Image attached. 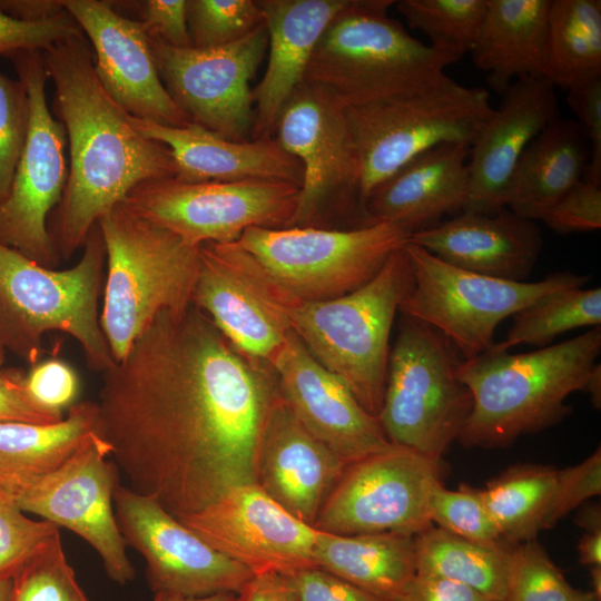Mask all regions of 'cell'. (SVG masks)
I'll return each mask as SVG.
<instances>
[{
	"mask_svg": "<svg viewBox=\"0 0 601 601\" xmlns=\"http://www.w3.org/2000/svg\"><path fill=\"white\" fill-rule=\"evenodd\" d=\"M106 248L100 326L116 363L162 311L191 305L200 246L116 205L97 221Z\"/></svg>",
	"mask_w": 601,
	"mask_h": 601,
	"instance_id": "52a82bcc",
	"label": "cell"
},
{
	"mask_svg": "<svg viewBox=\"0 0 601 601\" xmlns=\"http://www.w3.org/2000/svg\"><path fill=\"white\" fill-rule=\"evenodd\" d=\"M393 0H348L331 20L304 81L345 107L405 96L442 78L460 59L426 46L388 16Z\"/></svg>",
	"mask_w": 601,
	"mask_h": 601,
	"instance_id": "8992f818",
	"label": "cell"
},
{
	"mask_svg": "<svg viewBox=\"0 0 601 601\" xmlns=\"http://www.w3.org/2000/svg\"><path fill=\"white\" fill-rule=\"evenodd\" d=\"M503 601H601L591 591L572 587L536 539L511 552Z\"/></svg>",
	"mask_w": 601,
	"mask_h": 601,
	"instance_id": "74e56055",
	"label": "cell"
},
{
	"mask_svg": "<svg viewBox=\"0 0 601 601\" xmlns=\"http://www.w3.org/2000/svg\"><path fill=\"white\" fill-rule=\"evenodd\" d=\"M584 392L589 393L592 405L595 408L601 406V365L595 363L591 370L584 386Z\"/></svg>",
	"mask_w": 601,
	"mask_h": 601,
	"instance_id": "680465c9",
	"label": "cell"
},
{
	"mask_svg": "<svg viewBox=\"0 0 601 601\" xmlns=\"http://www.w3.org/2000/svg\"><path fill=\"white\" fill-rule=\"evenodd\" d=\"M98 432L97 402L71 405L55 424L0 422V493L11 497L28 482L62 465Z\"/></svg>",
	"mask_w": 601,
	"mask_h": 601,
	"instance_id": "4dcf8cb0",
	"label": "cell"
},
{
	"mask_svg": "<svg viewBox=\"0 0 601 601\" xmlns=\"http://www.w3.org/2000/svg\"><path fill=\"white\" fill-rule=\"evenodd\" d=\"M145 136L171 152L176 177L190 183L278 180L300 186L303 168L275 136L231 140L195 124L170 127L131 116Z\"/></svg>",
	"mask_w": 601,
	"mask_h": 601,
	"instance_id": "83f0119b",
	"label": "cell"
},
{
	"mask_svg": "<svg viewBox=\"0 0 601 601\" xmlns=\"http://www.w3.org/2000/svg\"><path fill=\"white\" fill-rule=\"evenodd\" d=\"M579 562L583 565H601V532H584L578 544Z\"/></svg>",
	"mask_w": 601,
	"mask_h": 601,
	"instance_id": "9f6ffc18",
	"label": "cell"
},
{
	"mask_svg": "<svg viewBox=\"0 0 601 601\" xmlns=\"http://www.w3.org/2000/svg\"><path fill=\"white\" fill-rule=\"evenodd\" d=\"M591 587L590 590L599 600H601V565L589 566Z\"/></svg>",
	"mask_w": 601,
	"mask_h": 601,
	"instance_id": "94428289",
	"label": "cell"
},
{
	"mask_svg": "<svg viewBox=\"0 0 601 601\" xmlns=\"http://www.w3.org/2000/svg\"><path fill=\"white\" fill-rule=\"evenodd\" d=\"M577 120L558 118L526 147L513 173L508 205L512 213L541 220L585 173L590 150Z\"/></svg>",
	"mask_w": 601,
	"mask_h": 601,
	"instance_id": "f546056e",
	"label": "cell"
},
{
	"mask_svg": "<svg viewBox=\"0 0 601 601\" xmlns=\"http://www.w3.org/2000/svg\"><path fill=\"white\" fill-rule=\"evenodd\" d=\"M101 374L98 432L129 489L177 519L255 483L277 377L203 311L160 312Z\"/></svg>",
	"mask_w": 601,
	"mask_h": 601,
	"instance_id": "6da1fadb",
	"label": "cell"
},
{
	"mask_svg": "<svg viewBox=\"0 0 601 601\" xmlns=\"http://www.w3.org/2000/svg\"><path fill=\"white\" fill-rule=\"evenodd\" d=\"M408 242L459 268L515 282H525L542 248L535 221L509 208L495 214L462 211L413 233Z\"/></svg>",
	"mask_w": 601,
	"mask_h": 601,
	"instance_id": "d4e9b609",
	"label": "cell"
},
{
	"mask_svg": "<svg viewBox=\"0 0 601 601\" xmlns=\"http://www.w3.org/2000/svg\"><path fill=\"white\" fill-rule=\"evenodd\" d=\"M263 23L257 0H187V24L194 48L234 43Z\"/></svg>",
	"mask_w": 601,
	"mask_h": 601,
	"instance_id": "ab89813d",
	"label": "cell"
},
{
	"mask_svg": "<svg viewBox=\"0 0 601 601\" xmlns=\"http://www.w3.org/2000/svg\"><path fill=\"white\" fill-rule=\"evenodd\" d=\"M289 578L298 601H384L318 566L298 570Z\"/></svg>",
	"mask_w": 601,
	"mask_h": 601,
	"instance_id": "816d5d0a",
	"label": "cell"
},
{
	"mask_svg": "<svg viewBox=\"0 0 601 601\" xmlns=\"http://www.w3.org/2000/svg\"><path fill=\"white\" fill-rule=\"evenodd\" d=\"M345 108L361 161L363 211L370 194L413 158L443 144L471 146L493 110L486 89L447 75L405 96Z\"/></svg>",
	"mask_w": 601,
	"mask_h": 601,
	"instance_id": "30bf717a",
	"label": "cell"
},
{
	"mask_svg": "<svg viewBox=\"0 0 601 601\" xmlns=\"http://www.w3.org/2000/svg\"><path fill=\"white\" fill-rule=\"evenodd\" d=\"M80 259L56 270L0 243V345L32 365L48 332H62L81 346L88 366L105 372L115 361L102 333L98 303L106 248L98 223Z\"/></svg>",
	"mask_w": 601,
	"mask_h": 601,
	"instance_id": "5b68a950",
	"label": "cell"
},
{
	"mask_svg": "<svg viewBox=\"0 0 601 601\" xmlns=\"http://www.w3.org/2000/svg\"><path fill=\"white\" fill-rule=\"evenodd\" d=\"M404 248L413 286L398 312L439 331L463 361L487 352L495 328L506 317L544 294L582 287L589 280V276L571 272L553 273L538 282L502 279L453 266L410 242Z\"/></svg>",
	"mask_w": 601,
	"mask_h": 601,
	"instance_id": "8fae6325",
	"label": "cell"
},
{
	"mask_svg": "<svg viewBox=\"0 0 601 601\" xmlns=\"http://www.w3.org/2000/svg\"><path fill=\"white\" fill-rule=\"evenodd\" d=\"M394 601H492L479 591L439 577L415 574Z\"/></svg>",
	"mask_w": 601,
	"mask_h": 601,
	"instance_id": "f5cc1de1",
	"label": "cell"
},
{
	"mask_svg": "<svg viewBox=\"0 0 601 601\" xmlns=\"http://www.w3.org/2000/svg\"><path fill=\"white\" fill-rule=\"evenodd\" d=\"M26 384L36 401L60 411L75 400L78 392L77 374L60 359H47L35 364L26 375Z\"/></svg>",
	"mask_w": 601,
	"mask_h": 601,
	"instance_id": "f907efd6",
	"label": "cell"
},
{
	"mask_svg": "<svg viewBox=\"0 0 601 601\" xmlns=\"http://www.w3.org/2000/svg\"><path fill=\"white\" fill-rule=\"evenodd\" d=\"M4 361V348L0 345V368L2 367Z\"/></svg>",
	"mask_w": 601,
	"mask_h": 601,
	"instance_id": "be15d7a7",
	"label": "cell"
},
{
	"mask_svg": "<svg viewBox=\"0 0 601 601\" xmlns=\"http://www.w3.org/2000/svg\"><path fill=\"white\" fill-rule=\"evenodd\" d=\"M566 101L590 146L584 179L601 185V77L569 89Z\"/></svg>",
	"mask_w": 601,
	"mask_h": 601,
	"instance_id": "7dc6e473",
	"label": "cell"
},
{
	"mask_svg": "<svg viewBox=\"0 0 601 601\" xmlns=\"http://www.w3.org/2000/svg\"><path fill=\"white\" fill-rule=\"evenodd\" d=\"M501 97L470 146L469 196L463 211L495 214L506 208L521 156L559 118L554 86L545 78L516 79Z\"/></svg>",
	"mask_w": 601,
	"mask_h": 601,
	"instance_id": "7402d4cb",
	"label": "cell"
},
{
	"mask_svg": "<svg viewBox=\"0 0 601 601\" xmlns=\"http://www.w3.org/2000/svg\"><path fill=\"white\" fill-rule=\"evenodd\" d=\"M505 339L489 349L493 353L529 344L544 346L565 332L601 324V288L571 287L536 298L512 316Z\"/></svg>",
	"mask_w": 601,
	"mask_h": 601,
	"instance_id": "d590c367",
	"label": "cell"
},
{
	"mask_svg": "<svg viewBox=\"0 0 601 601\" xmlns=\"http://www.w3.org/2000/svg\"><path fill=\"white\" fill-rule=\"evenodd\" d=\"M279 395L303 426L347 464L393 444L380 421L289 333L272 363Z\"/></svg>",
	"mask_w": 601,
	"mask_h": 601,
	"instance_id": "44dd1931",
	"label": "cell"
},
{
	"mask_svg": "<svg viewBox=\"0 0 601 601\" xmlns=\"http://www.w3.org/2000/svg\"><path fill=\"white\" fill-rule=\"evenodd\" d=\"M348 0H257L267 31V65L253 89L250 139L274 136L280 111L304 81L324 30Z\"/></svg>",
	"mask_w": 601,
	"mask_h": 601,
	"instance_id": "484cf974",
	"label": "cell"
},
{
	"mask_svg": "<svg viewBox=\"0 0 601 601\" xmlns=\"http://www.w3.org/2000/svg\"><path fill=\"white\" fill-rule=\"evenodd\" d=\"M267 46L264 23L243 39L217 48H175L150 39L159 77L190 122L238 141L252 136L249 82Z\"/></svg>",
	"mask_w": 601,
	"mask_h": 601,
	"instance_id": "2e32d148",
	"label": "cell"
},
{
	"mask_svg": "<svg viewBox=\"0 0 601 601\" xmlns=\"http://www.w3.org/2000/svg\"><path fill=\"white\" fill-rule=\"evenodd\" d=\"M83 35L77 21L66 10L41 21H23L0 11V55L18 51H45L52 45Z\"/></svg>",
	"mask_w": 601,
	"mask_h": 601,
	"instance_id": "ee69618b",
	"label": "cell"
},
{
	"mask_svg": "<svg viewBox=\"0 0 601 601\" xmlns=\"http://www.w3.org/2000/svg\"><path fill=\"white\" fill-rule=\"evenodd\" d=\"M62 3L90 43L101 86L121 108L135 118L165 126L190 124L159 77L150 38L140 21L121 14L112 1Z\"/></svg>",
	"mask_w": 601,
	"mask_h": 601,
	"instance_id": "ffe728a7",
	"label": "cell"
},
{
	"mask_svg": "<svg viewBox=\"0 0 601 601\" xmlns=\"http://www.w3.org/2000/svg\"><path fill=\"white\" fill-rule=\"evenodd\" d=\"M394 6L412 29L430 39L428 46L461 59L474 46L486 0H401Z\"/></svg>",
	"mask_w": 601,
	"mask_h": 601,
	"instance_id": "8d00e7d4",
	"label": "cell"
},
{
	"mask_svg": "<svg viewBox=\"0 0 601 601\" xmlns=\"http://www.w3.org/2000/svg\"><path fill=\"white\" fill-rule=\"evenodd\" d=\"M601 352V327L538 351L485 352L461 362L472 411L457 437L465 447L496 449L561 422L565 398L583 391Z\"/></svg>",
	"mask_w": 601,
	"mask_h": 601,
	"instance_id": "3957f363",
	"label": "cell"
},
{
	"mask_svg": "<svg viewBox=\"0 0 601 601\" xmlns=\"http://www.w3.org/2000/svg\"><path fill=\"white\" fill-rule=\"evenodd\" d=\"M235 601H298L289 575L267 572L254 574L236 593Z\"/></svg>",
	"mask_w": 601,
	"mask_h": 601,
	"instance_id": "db71d44e",
	"label": "cell"
},
{
	"mask_svg": "<svg viewBox=\"0 0 601 601\" xmlns=\"http://www.w3.org/2000/svg\"><path fill=\"white\" fill-rule=\"evenodd\" d=\"M29 126V101L23 83L0 70V204L7 198Z\"/></svg>",
	"mask_w": 601,
	"mask_h": 601,
	"instance_id": "7bdbcfd3",
	"label": "cell"
},
{
	"mask_svg": "<svg viewBox=\"0 0 601 601\" xmlns=\"http://www.w3.org/2000/svg\"><path fill=\"white\" fill-rule=\"evenodd\" d=\"M191 304L238 351L270 366L292 332L286 308L221 244L200 246Z\"/></svg>",
	"mask_w": 601,
	"mask_h": 601,
	"instance_id": "603a6c76",
	"label": "cell"
},
{
	"mask_svg": "<svg viewBox=\"0 0 601 601\" xmlns=\"http://www.w3.org/2000/svg\"><path fill=\"white\" fill-rule=\"evenodd\" d=\"M177 520L254 574L289 575L315 566L313 552L319 531L292 515L255 483L237 486Z\"/></svg>",
	"mask_w": 601,
	"mask_h": 601,
	"instance_id": "d6986e66",
	"label": "cell"
},
{
	"mask_svg": "<svg viewBox=\"0 0 601 601\" xmlns=\"http://www.w3.org/2000/svg\"><path fill=\"white\" fill-rule=\"evenodd\" d=\"M12 588V580L0 579V601H9Z\"/></svg>",
	"mask_w": 601,
	"mask_h": 601,
	"instance_id": "6125c7cd",
	"label": "cell"
},
{
	"mask_svg": "<svg viewBox=\"0 0 601 601\" xmlns=\"http://www.w3.org/2000/svg\"><path fill=\"white\" fill-rule=\"evenodd\" d=\"M428 509L432 524L450 533L476 542L503 540L479 487L461 483L457 490H449L439 483L431 493Z\"/></svg>",
	"mask_w": 601,
	"mask_h": 601,
	"instance_id": "60d3db41",
	"label": "cell"
},
{
	"mask_svg": "<svg viewBox=\"0 0 601 601\" xmlns=\"http://www.w3.org/2000/svg\"><path fill=\"white\" fill-rule=\"evenodd\" d=\"M601 493L600 446L581 463L558 470V483L550 525L554 526L570 512Z\"/></svg>",
	"mask_w": 601,
	"mask_h": 601,
	"instance_id": "bcb514c9",
	"label": "cell"
},
{
	"mask_svg": "<svg viewBox=\"0 0 601 601\" xmlns=\"http://www.w3.org/2000/svg\"><path fill=\"white\" fill-rule=\"evenodd\" d=\"M551 0H486L470 53L500 96L513 79L549 80L548 14Z\"/></svg>",
	"mask_w": 601,
	"mask_h": 601,
	"instance_id": "f1b7e54d",
	"label": "cell"
},
{
	"mask_svg": "<svg viewBox=\"0 0 601 601\" xmlns=\"http://www.w3.org/2000/svg\"><path fill=\"white\" fill-rule=\"evenodd\" d=\"M57 533V525L31 520L11 497L0 493V579L12 580Z\"/></svg>",
	"mask_w": 601,
	"mask_h": 601,
	"instance_id": "b9f144b4",
	"label": "cell"
},
{
	"mask_svg": "<svg viewBox=\"0 0 601 601\" xmlns=\"http://www.w3.org/2000/svg\"><path fill=\"white\" fill-rule=\"evenodd\" d=\"M9 58L28 95L29 126L9 194L0 204V243L53 268L60 259L48 219L68 179L66 131L48 107L42 52L24 50Z\"/></svg>",
	"mask_w": 601,
	"mask_h": 601,
	"instance_id": "5bb4252c",
	"label": "cell"
},
{
	"mask_svg": "<svg viewBox=\"0 0 601 601\" xmlns=\"http://www.w3.org/2000/svg\"><path fill=\"white\" fill-rule=\"evenodd\" d=\"M318 566L384 601H394L415 575L414 536L383 532L353 535L318 532Z\"/></svg>",
	"mask_w": 601,
	"mask_h": 601,
	"instance_id": "1f68e13d",
	"label": "cell"
},
{
	"mask_svg": "<svg viewBox=\"0 0 601 601\" xmlns=\"http://www.w3.org/2000/svg\"><path fill=\"white\" fill-rule=\"evenodd\" d=\"M575 523L584 532H601V508L599 503H583L578 508Z\"/></svg>",
	"mask_w": 601,
	"mask_h": 601,
	"instance_id": "6f0895ef",
	"label": "cell"
},
{
	"mask_svg": "<svg viewBox=\"0 0 601 601\" xmlns=\"http://www.w3.org/2000/svg\"><path fill=\"white\" fill-rule=\"evenodd\" d=\"M401 315L377 418L392 444L442 459L472 411V394L459 377L462 361L451 342Z\"/></svg>",
	"mask_w": 601,
	"mask_h": 601,
	"instance_id": "9c48e42d",
	"label": "cell"
},
{
	"mask_svg": "<svg viewBox=\"0 0 601 601\" xmlns=\"http://www.w3.org/2000/svg\"><path fill=\"white\" fill-rule=\"evenodd\" d=\"M9 601H89L66 559L59 533L12 578Z\"/></svg>",
	"mask_w": 601,
	"mask_h": 601,
	"instance_id": "f35d334b",
	"label": "cell"
},
{
	"mask_svg": "<svg viewBox=\"0 0 601 601\" xmlns=\"http://www.w3.org/2000/svg\"><path fill=\"white\" fill-rule=\"evenodd\" d=\"M112 500L120 533L144 556L154 593H237L253 578L250 570L211 548L151 496L118 484Z\"/></svg>",
	"mask_w": 601,
	"mask_h": 601,
	"instance_id": "ac0fdd59",
	"label": "cell"
},
{
	"mask_svg": "<svg viewBox=\"0 0 601 601\" xmlns=\"http://www.w3.org/2000/svg\"><path fill=\"white\" fill-rule=\"evenodd\" d=\"M558 234L592 231L601 228V185L578 181L541 219Z\"/></svg>",
	"mask_w": 601,
	"mask_h": 601,
	"instance_id": "f6af8a7d",
	"label": "cell"
},
{
	"mask_svg": "<svg viewBox=\"0 0 601 601\" xmlns=\"http://www.w3.org/2000/svg\"><path fill=\"white\" fill-rule=\"evenodd\" d=\"M130 3L139 13L137 20L151 40L175 48L191 47L187 0H146Z\"/></svg>",
	"mask_w": 601,
	"mask_h": 601,
	"instance_id": "c3c4849f",
	"label": "cell"
},
{
	"mask_svg": "<svg viewBox=\"0 0 601 601\" xmlns=\"http://www.w3.org/2000/svg\"><path fill=\"white\" fill-rule=\"evenodd\" d=\"M411 235L386 221L353 228L253 227L221 245L287 311L365 285Z\"/></svg>",
	"mask_w": 601,
	"mask_h": 601,
	"instance_id": "277c9868",
	"label": "cell"
},
{
	"mask_svg": "<svg viewBox=\"0 0 601 601\" xmlns=\"http://www.w3.org/2000/svg\"><path fill=\"white\" fill-rule=\"evenodd\" d=\"M412 286L411 265L402 247L359 288L287 309L290 329L307 351L376 417L385 392L393 322Z\"/></svg>",
	"mask_w": 601,
	"mask_h": 601,
	"instance_id": "ba28073f",
	"label": "cell"
},
{
	"mask_svg": "<svg viewBox=\"0 0 601 601\" xmlns=\"http://www.w3.org/2000/svg\"><path fill=\"white\" fill-rule=\"evenodd\" d=\"M558 483V469L520 463L486 482L485 506L502 539L516 545L551 529L550 516Z\"/></svg>",
	"mask_w": 601,
	"mask_h": 601,
	"instance_id": "836d02e7",
	"label": "cell"
},
{
	"mask_svg": "<svg viewBox=\"0 0 601 601\" xmlns=\"http://www.w3.org/2000/svg\"><path fill=\"white\" fill-rule=\"evenodd\" d=\"M62 418V411L49 408L32 397L22 372L0 368V422L55 424Z\"/></svg>",
	"mask_w": 601,
	"mask_h": 601,
	"instance_id": "681fc988",
	"label": "cell"
},
{
	"mask_svg": "<svg viewBox=\"0 0 601 601\" xmlns=\"http://www.w3.org/2000/svg\"><path fill=\"white\" fill-rule=\"evenodd\" d=\"M513 544L476 542L435 525L414 536L415 574L467 585L492 601H503Z\"/></svg>",
	"mask_w": 601,
	"mask_h": 601,
	"instance_id": "d6a6232c",
	"label": "cell"
},
{
	"mask_svg": "<svg viewBox=\"0 0 601 601\" xmlns=\"http://www.w3.org/2000/svg\"><path fill=\"white\" fill-rule=\"evenodd\" d=\"M467 144H443L410 160L381 183L364 205L366 225L393 223L412 234L463 211L469 196Z\"/></svg>",
	"mask_w": 601,
	"mask_h": 601,
	"instance_id": "4316f807",
	"label": "cell"
},
{
	"mask_svg": "<svg viewBox=\"0 0 601 601\" xmlns=\"http://www.w3.org/2000/svg\"><path fill=\"white\" fill-rule=\"evenodd\" d=\"M0 11L23 21H41L65 11L62 0H0Z\"/></svg>",
	"mask_w": 601,
	"mask_h": 601,
	"instance_id": "11a10c76",
	"label": "cell"
},
{
	"mask_svg": "<svg viewBox=\"0 0 601 601\" xmlns=\"http://www.w3.org/2000/svg\"><path fill=\"white\" fill-rule=\"evenodd\" d=\"M548 68L553 86L566 90L601 77L600 0H551Z\"/></svg>",
	"mask_w": 601,
	"mask_h": 601,
	"instance_id": "e575fe53",
	"label": "cell"
},
{
	"mask_svg": "<svg viewBox=\"0 0 601 601\" xmlns=\"http://www.w3.org/2000/svg\"><path fill=\"white\" fill-rule=\"evenodd\" d=\"M299 187L278 180L190 183L177 177L134 188L122 204L187 243L236 242L253 227L284 228L297 206Z\"/></svg>",
	"mask_w": 601,
	"mask_h": 601,
	"instance_id": "4fadbf2b",
	"label": "cell"
},
{
	"mask_svg": "<svg viewBox=\"0 0 601 601\" xmlns=\"http://www.w3.org/2000/svg\"><path fill=\"white\" fill-rule=\"evenodd\" d=\"M443 472L442 459L393 444L346 465L313 526L341 535L392 532L415 536L433 525L428 501L443 482Z\"/></svg>",
	"mask_w": 601,
	"mask_h": 601,
	"instance_id": "9a60e30c",
	"label": "cell"
},
{
	"mask_svg": "<svg viewBox=\"0 0 601 601\" xmlns=\"http://www.w3.org/2000/svg\"><path fill=\"white\" fill-rule=\"evenodd\" d=\"M42 57L69 155L68 179L48 233L58 258L67 260L83 247L99 218L134 188L176 177L177 167L170 150L142 135L104 89L85 35L52 45Z\"/></svg>",
	"mask_w": 601,
	"mask_h": 601,
	"instance_id": "7a4b0ae2",
	"label": "cell"
},
{
	"mask_svg": "<svg viewBox=\"0 0 601 601\" xmlns=\"http://www.w3.org/2000/svg\"><path fill=\"white\" fill-rule=\"evenodd\" d=\"M274 136L303 168L297 206L286 227L332 228L338 217L366 225L361 161L344 105L303 81L280 111Z\"/></svg>",
	"mask_w": 601,
	"mask_h": 601,
	"instance_id": "7c38bea8",
	"label": "cell"
},
{
	"mask_svg": "<svg viewBox=\"0 0 601 601\" xmlns=\"http://www.w3.org/2000/svg\"><path fill=\"white\" fill-rule=\"evenodd\" d=\"M236 593H217L203 598H185L169 593H155L152 601H235Z\"/></svg>",
	"mask_w": 601,
	"mask_h": 601,
	"instance_id": "91938a15",
	"label": "cell"
},
{
	"mask_svg": "<svg viewBox=\"0 0 601 601\" xmlns=\"http://www.w3.org/2000/svg\"><path fill=\"white\" fill-rule=\"evenodd\" d=\"M110 447L95 434L55 471L36 477L11 499L23 512L63 526L99 554L110 580L125 585L135 578L112 506L117 466L107 460Z\"/></svg>",
	"mask_w": 601,
	"mask_h": 601,
	"instance_id": "e0dca14e",
	"label": "cell"
},
{
	"mask_svg": "<svg viewBox=\"0 0 601 601\" xmlns=\"http://www.w3.org/2000/svg\"><path fill=\"white\" fill-rule=\"evenodd\" d=\"M346 465L303 426L280 397L262 435L255 484L313 526Z\"/></svg>",
	"mask_w": 601,
	"mask_h": 601,
	"instance_id": "cb8c5ba5",
	"label": "cell"
}]
</instances>
